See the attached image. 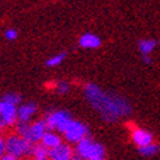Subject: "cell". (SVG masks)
Listing matches in <instances>:
<instances>
[{"label":"cell","mask_w":160,"mask_h":160,"mask_svg":"<svg viewBox=\"0 0 160 160\" xmlns=\"http://www.w3.org/2000/svg\"><path fill=\"white\" fill-rule=\"evenodd\" d=\"M4 37H5L7 41L12 42V41H16V39H17L18 33H17V30H16V29H7L5 33H4Z\"/></svg>","instance_id":"d6986e66"},{"label":"cell","mask_w":160,"mask_h":160,"mask_svg":"<svg viewBox=\"0 0 160 160\" xmlns=\"http://www.w3.org/2000/svg\"><path fill=\"white\" fill-rule=\"evenodd\" d=\"M31 160H48V158H41V159H31Z\"/></svg>","instance_id":"d4e9b609"},{"label":"cell","mask_w":160,"mask_h":160,"mask_svg":"<svg viewBox=\"0 0 160 160\" xmlns=\"http://www.w3.org/2000/svg\"><path fill=\"white\" fill-rule=\"evenodd\" d=\"M130 137H132L133 143L138 148L143 147V146H147V145H150V143L154 142L152 133L148 132L147 129H143V128H134V129H132Z\"/></svg>","instance_id":"9c48e42d"},{"label":"cell","mask_w":160,"mask_h":160,"mask_svg":"<svg viewBox=\"0 0 160 160\" xmlns=\"http://www.w3.org/2000/svg\"><path fill=\"white\" fill-rule=\"evenodd\" d=\"M37 113H38V106L34 102L21 103L17 108L18 122H31Z\"/></svg>","instance_id":"30bf717a"},{"label":"cell","mask_w":160,"mask_h":160,"mask_svg":"<svg viewBox=\"0 0 160 160\" xmlns=\"http://www.w3.org/2000/svg\"><path fill=\"white\" fill-rule=\"evenodd\" d=\"M61 135H62L64 141L70 143L72 146H74L78 142H81L83 138L89 137V128H87L86 124L73 118Z\"/></svg>","instance_id":"8992f818"},{"label":"cell","mask_w":160,"mask_h":160,"mask_svg":"<svg viewBox=\"0 0 160 160\" xmlns=\"http://www.w3.org/2000/svg\"><path fill=\"white\" fill-rule=\"evenodd\" d=\"M64 142V138L62 135L59 133V132H55V130H47L43 135V138L41 141V143L43 146H46L48 150H52L55 147H58L59 145H61V143Z\"/></svg>","instance_id":"8fae6325"},{"label":"cell","mask_w":160,"mask_h":160,"mask_svg":"<svg viewBox=\"0 0 160 160\" xmlns=\"http://www.w3.org/2000/svg\"><path fill=\"white\" fill-rule=\"evenodd\" d=\"M74 154L83 160L95 158H106V148L102 143L94 141L90 135L74 145Z\"/></svg>","instance_id":"277c9868"},{"label":"cell","mask_w":160,"mask_h":160,"mask_svg":"<svg viewBox=\"0 0 160 160\" xmlns=\"http://www.w3.org/2000/svg\"><path fill=\"white\" fill-rule=\"evenodd\" d=\"M0 160H21V159L16 158V156H13V155H11V154H5Z\"/></svg>","instance_id":"44dd1931"},{"label":"cell","mask_w":160,"mask_h":160,"mask_svg":"<svg viewBox=\"0 0 160 160\" xmlns=\"http://www.w3.org/2000/svg\"><path fill=\"white\" fill-rule=\"evenodd\" d=\"M90 160H106V158H95V159H90Z\"/></svg>","instance_id":"cb8c5ba5"},{"label":"cell","mask_w":160,"mask_h":160,"mask_svg":"<svg viewBox=\"0 0 160 160\" xmlns=\"http://www.w3.org/2000/svg\"><path fill=\"white\" fill-rule=\"evenodd\" d=\"M2 100L12 103V104H14V106H20L22 103V99H21V97L17 92H7V94H4L2 97Z\"/></svg>","instance_id":"e0dca14e"},{"label":"cell","mask_w":160,"mask_h":160,"mask_svg":"<svg viewBox=\"0 0 160 160\" xmlns=\"http://www.w3.org/2000/svg\"><path fill=\"white\" fill-rule=\"evenodd\" d=\"M5 143H7V154H11L21 160L31 158V155H33L34 145L16 132L9 133L7 135Z\"/></svg>","instance_id":"3957f363"},{"label":"cell","mask_w":160,"mask_h":160,"mask_svg":"<svg viewBox=\"0 0 160 160\" xmlns=\"http://www.w3.org/2000/svg\"><path fill=\"white\" fill-rule=\"evenodd\" d=\"M79 46L82 47V48H86V50H95L100 47V38L97 35V34H92V33H85L81 35L78 41Z\"/></svg>","instance_id":"7c38bea8"},{"label":"cell","mask_w":160,"mask_h":160,"mask_svg":"<svg viewBox=\"0 0 160 160\" xmlns=\"http://www.w3.org/2000/svg\"><path fill=\"white\" fill-rule=\"evenodd\" d=\"M48 154H50V150L39 142V143H35L34 147H33V155H31V159L48 158Z\"/></svg>","instance_id":"9a60e30c"},{"label":"cell","mask_w":160,"mask_h":160,"mask_svg":"<svg viewBox=\"0 0 160 160\" xmlns=\"http://www.w3.org/2000/svg\"><path fill=\"white\" fill-rule=\"evenodd\" d=\"M47 130H48V126H47L44 118H38L31 122H17V125L14 126V132L26 138L33 145L42 141Z\"/></svg>","instance_id":"7a4b0ae2"},{"label":"cell","mask_w":160,"mask_h":160,"mask_svg":"<svg viewBox=\"0 0 160 160\" xmlns=\"http://www.w3.org/2000/svg\"><path fill=\"white\" fill-rule=\"evenodd\" d=\"M70 160H83V159H81V158H79V156H77V155H74L73 158H72Z\"/></svg>","instance_id":"603a6c76"},{"label":"cell","mask_w":160,"mask_h":160,"mask_svg":"<svg viewBox=\"0 0 160 160\" xmlns=\"http://www.w3.org/2000/svg\"><path fill=\"white\" fill-rule=\"evenodd\" d=\"M67 58V53L65 52H61V53H56L53 56H51V58L46 61V65L48 68H55V67H59L62 64V61L65 60Z\"/></svg>","instance_id":"2e32d148"},{"label":"cell","mask_w":160,"mask_h":160,"mask_svg":"<svg viewBox=\"0 0 160 160\" xmlns=\"http://www.w3.org/2000/svg\"><path fill=\"white\" fill-rule=\"evenodd\" d=\"M53 89H55V91L58 92V94L64 95V94H68V92H69L70 85H69V82H67V81H58V82L55 83Z\"/></svg>","instance_id":"ac0fdd59"},{"label":"cell","mask_w":160,"mask_h":160,"mask_svg":"<svg viewBox=\"0 0 160 160\" xmlns=\"http://www.w3.org/2000/svg\"><path fill=\"white\" fill-rule=\"evenodd\" d=\"M156 47V41L154 39H141L138 42V50L142 55H151Z\"/></svg>","instance_id":"4fadbf2b"},{"label":"cell","mask_w":160,"mask_h":160,"mask_svg":"<svg viewBox=\"0 0 160 160\" xmlns=\"http://www.w3.org/2000/svg\"><path fill=\"white\" fill-rule=\"evenodd\" d=\"M83 95L106 122H116L132 113L129 100L115 92L104 91L95 83H86L83 86Z\"/></svg>","instance_id":"6da1fadb"},{"label":"cell","mask_w":160,"mask_h":160,"mask_svg":"<svg viewBox=\"0 0 160 160\" xmlns=\"http://www.w3.org/2000/svg\"><path fill=\"white\" fill-rule=\"evenodd\" d=\"M74 155V147L68 142H62L58 147L50 150L48 160H70Z\"/></svg>","instance_id":"ba28073f"},{"label":"cell","mask_w":160,"mask_h":160,"mask_svg":"<svg viewBox=\"0 0 160 160\" xmlns=\"http://www.w3.org/2000/svg\"><path fill=\"white\" fill-rule=\"evenodd\" d=\"M7 154V143H5V135L0 132V159Z\"/></svg>","instance_id":"ffe728a7"},{"label":"cell","mask_w":160,"mask_h":160,"mask_svg":"<svg viewBox=\"0 0 160 160\" xmlns=\"http://www.w3.org/2000/svg\"><path fill=\"white\" fill-rule=\"evenodd\" d=\"M17 108L18 106H14L5 100H0V132L11 129V128H14L17 125Z\"/></svg>","instance_id":"52a82bcc"},{"label":"cell","mask_w":160,"mask_h":160,"mask_svg":"<svg viewBox=\"0 0 160 160\" xmlns=\"http://www.w3.org/2000/svg\"><path fill=\"white\" fill-rule=\"evenodd\" d=\"M142 60H143L145 64H151L152 62V59H151L150 55H142Z\"/></svg>","instance_id":"7402d4cb"},{"label":"cell","mask_w":160,"mask_h":160,"mask_svg":"<svg viewBox=\"0 0 160 160\" xmlns=\"http://www.w3.org/2000/svg\"><path fill=\"white\" fill-rule=\"evenodd\" d=\"M44 120L50 130H55L62 134L64 130L68 128V125L72 122L73 117H72L70 112L65 109H53L46 115Z\"/></svg>","instance_id":"5b68a950"},{"label":"cell","mask_w":160,"mask_h":160,"mask_svg":"<svg viewBox=\"0 0 160 160\" xmlns=\"http://www.w3.org/2000/svg\"><path fill=\"white\" fill-rule=\"evenodd\" d=\"M160 151V147L158 143L152 142L150 143L147 146H143V147H139L138 148V152L142 155V156H146V158H151V156H155L158 152Z\"/></svg>","instance_id":"5bb4252c"}]
</instances>
